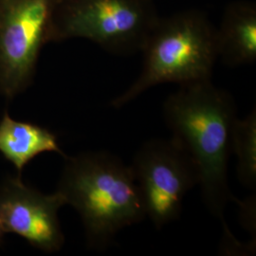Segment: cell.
Segmentation results:
<instances>
[{
  "mask_svg": "<svg viewBox=\"0 0 256 256\" xmlns=\"http://www.w3.org/2000/svg\"><path fill=\"white\" fill-rule=\"evenodd\" d=\"M164 117L172 138L191 158L198 174V186L207 209L222 220L230 202H238L228 182L232 135L238 118L229 92L210 80L180 86L164 104Z\"/></svg>",
  "mask_w": 256,
  "mask_h": 256,
  "instance_id": "1",
  "label": "cell"
},
{
  "mask_svg": "<svg viewBox=\"0 0 256 256\" xmlns=\"http://www.w3.org/2000/svg\"><path fill=\"white\" fill-rule=\"evenodd\" d=\"M57 192L79 214L88 246L110 247L122 230L146 218L130 165L108 152L66 156Z\"/></svg>",
  "mask_w": 256,
  "mask_h": 256,
  "instance_id": "2",
  "label": "cell"
},
{
  "mask_svg": "<svg viewBox=\"0 0 256 256\" xmlns=\"http://www.w3.org/2000/svg\"><path fill=\"white\" fill-rule=\"evenodd\" d=\"M140 52L142 72L126 92L112 100L114 108L124 106L158 84L210 80L218 59L216 27L200 10L160 16Z\"/></svg>",
  "mask_w": 256,
  "mask_h": 256,
  "instance_id": "3",
  "label": "cell"
},
{
  "mask_svg": "<svg viewBox=\"0 0 256 256\" xmlns=\"http://www.w3.org/2000/svg\"><path fill=\"white\" fill-rule=\"evenodd\" d=\"M158 18L154 0H58L50 42L86 39L112 54H132Z\"/></svg>",
  "mask_w": 256,
  "mask_h": 256,
  "instance_id": "4",
  "label": "cell"
},
{
  "mask_svg": "<svg viewBox=\"0 0 256 256\" xmlns=\"http://www.w3.org/2000/svg\"><path fill=\"white\" fill-rule=\"evenodd\" d=\"M58 0H0V94L12 100L34 80L41 50L50 43Z\"/></svg>",
  "mask_w": 256,
  "mask_h": 256,
  "instance_id": "5",
  "label": "cell"
},
{
  "mask_svg": "<svg viewBox=\"0 0 256 256\" xmlns=\"http://www.w3.org/2000/svg\"><path fill=\"white\" fill-rule=\"evenodd\" d=\"M146 218L156 229L178 220L187 194L198 184L191 158L174 140L154 138L138 148L130 165Z\"/></svg>",
  "mask_w": 256,
  "mask_h": 256,
  "instance_id": "6",
  "label": "cell"
},
{
  "mask_svg": "<svg viewBox=\"0 0 256 256\" xmlns=\"http://www.w3.org/2000/svg\"><path fill=\"white\" fill-rule=\"evenodd\" d=\"M66 205L55 191L46 194L24 182L21 174L0 183V223L5 234H14L45 252H59L64 236L58 212Z\"/></svg>",
  "mask_w": 256,
  "mask_h": 256,
  "instance_id": "7",
  "label": "cell"
},
{
  "mask_svg": "<svg viewBox=\"0 0 256 256\" xmlns=\"http://www.w3.org/2000/svg\"><path fill=\"white\" fill-rule=\"evenodd\" d=\"M218 56L223 64L239 66L256 60V5L238 0L225 8L216 28Z\"/></svg>",
  "mask_w": 256,
  "mask_h": 256,
  "instance_id": "8",
  "label": "cell"
},
{
  "mask_svg": "<svg viewBox=\"0 0 256 256\" xmlns=\"http://www.w3.org/2000/svg\"><path fill=\"white\" fill-rule=\"evenodd\" d=\"M46 152L66 156L52 131L32 122L14 120L8 112L4 113L0 120V153L18 174L36 156Z\"/></svg>",
  "mask_w": 256,
  "mask_h": 256,
  "instance_id": "9",
  "label": "cell"
},
{
  "mask_svg": "<svg viewBox=\"0 0 256 256\" xmlns=\"http://www.w3.org/2000/svg\"><path fill=\"white\" fill-rule=\"evenodd\" d=\"M232 154L236 156V173L242 185L256 191V110L246 118H236L232 135Z\"/></svg>",
  "mask_w": 256,
  "mask_h": 256,
  "instance_id": "10",
  "label": "cell"
},
{
  "mask_svg": "<svg viewBox=\"0 0 256 256\" xmlns=\"http://www.w3.org/2000/svg\"><path fill=\"white\" fill-rule=\"evenodd\" d=\"M4 234H5V232H4V230L2 229V226H1V223H0V243H1V240H2V238L4 236Z\"/></svg>",
  "mask_w": 256,
  "mask_h": 256,
  "instance_id": "11",
  "label": "cell"
}]
</instances>
